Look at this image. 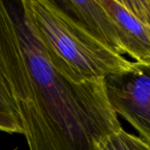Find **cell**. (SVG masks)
I'll return each mask as SVG.
<instances>
[{"label": "cell", "instance_id": "cell-8", "mask_svg": "<svg viewBox=\"0 0 150 150\" xmlns=\"http://www.w3.org/2000/svg\"><path fill=\"white\" fill-rule=\"evenodd\" d=\"M0 108L3 111H4L6 113L13 117L21 125L20 117L17 105L11 97V94L9 91V88L1 72H0Z\"/></svg>", "mask_w": 150, "mask_h": 150}, {"label": "cell", "instance_id": "cell-7", "mask_svg": "<svg viewBox=\"0 0 150 150\" xmlns=\"http://www.w3.org/2000/svg\"><path fill=\"white\" fill-rule=\"evenodd\" d=\"M120 2L135 18L150 28V0H120Z\"/></svg>", "mask_w": 150, "mask_h": 150}, {"label": "cell", "instance_id": "cell-1", "mask_svg": "<svg viewBox=\"0 0 150 150\" xmlns=\"http://www.w3.org/2000/svg\"><path fill=\"white\" fill-rule=\"evenodd\" d=\"M0 72L29 150H96L122 128L104 78L75 83L50 63L20 1H0Z\"/></svg>", "mask_w": 150, "mask_h": 150}, {"label": "cell", "instance_id": "cell-9", "mask_svg": "<svg viewBox=\"0 0 150 150\" xmlns=\"http://www.w3.org/2000/svg\"><path fill=\"white\" fill-rule=\"evenodd\" d=\"M0 131L10 134H24L21 125L10 114L0 108Z\"/></svg>", "mask_w": 150, "mask_h": 150}, {"label": "cell", "instance_id": "cell-5", "mask_svg": "<svg viewBox=\"0 0 150 150\" xmlns=\"http://www.w3.org/2000/svg\"><path fill=\"white\" fill-rule=\"evenodd\" d=\"M115 21L126 54L140 64H150V28L135 18L120 0H101Z\"/></svg>", "mask_w": 150, "mask_h": 150}, {"label": "cell", "instance_id": "cell-6", "mask_svg": "<svg viewBox=\"0 0 150 150\" xmlns=\"http://www.w3.org/2000/svg\"><path fill=\"white\" fill-rule=\"evenodd\" d=\"M96 150H150V143L121 128L105 138Z\"/></svg>", "mask_w": 150, "mask_h": 150}, {"label": "cell", "instance_id": "cell-3", "mask_svg": "<svg viewBox=\"0 0 150 150\" xmlns=\"http://www.w3.org/2000/svg\"><path fill=\"white\" fill-rule=\"evenodd\" d=\"M109 103L150 143V64L136 63L133 69L104 78Z\"/></svg>", "mask_w": 150, "mask_h": 150}, {"label": "cell", "instance_id": "cell-2", "mask_svg": "<svg viewBox=\"0 0 150 150\" xmlns=\"http://www.w3.org/2000/svg\"><path fill=\"white\" fill-rule=\"evenodd\" d=\"M51 65L75 83L129 70L135 62L107 48L54 0H21Z\"/></svg>", "mask_w": 150, "mask_h": 150}, {"label": "cell", "instance_id": "cell-4", "mask_svg": "<svg viewBox=\"0 0 150 150\" xmlns=\"http://www.w3.org/2000/svg\"><path fill=\"white\" fill-rule=\"evenodd\" d=\"M56 3L107 48L118 54H126L117 25L101 0H60Z\"/></svg>", "mask_w": 150, "mask_h": 150}]
</instances>
